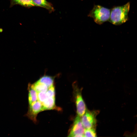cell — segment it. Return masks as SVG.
Wrapping results in <instances>:
<instances>
[{
    "mask_svg": "<svg viewBox=\"0 0 137 137\" xmlns=\"http://www.w3.org/2000/svg\"><path fill=\"white\" fill-rule=\"evenodd\" d=\"M47 98L55 97V90L54 85L49 87L46 92Z\"/></svg>",
    "mask_w": 137,
    "mask_h": 137,
    "instance_id": "obj_14",
    "label": "cell"
},
{
    "mask_svg": "<svg viewBox=\"0 0 137 137\" xmlns=\"http://www.w3.org/2000/svg\"><path fill=\"white\" fill-rule=\"evenodd\" d=\"M81 118L82 124L85 129L94 128L96 123L94 112L86 111Z\"/></svg>",
    "mask_w": 137,
    "mask_h": 137,
    "instance_id": "obj_5",
    "label": "cell"
},
{
    "mask_svg": "<svg viewBox=\"0 0 137 137\" xmlns=\"http://www.w3.org/2000/svg\"><path fill=\"white\" fill-rule=\"evenodd\" d=\"M38 81L43 83L49 88L53 85L54 78L48 76H44L41 78Z\"/></svg>",
    "mask_w": 137,
    "mask_h": 137,
    "instance_id": "obj_12",
    "label": "cell"
},
{
    "mask_svg": "<svg viewBox=\"0 0 137 137\" xmlns=\"http://www.w3.org/2000/svg\"><path fill=\"white\" fill-rule=\"evenodd\" d=\"M42 104L43 111L56 109L55 97L47 98Z\"/></svg>",
    "mask_w": 137,
    "mask_h": 137,
    "instance_id": "obj_8",
    "label": "cell"
},
{
    "mask_svg": "<svg viewBox=\"0 0 137 137\" xmlns=\"http://www.w3.org/2000/svg\"><path fill=\"white\" fill-rule=\"evenodd\" d=\"M35 6L45 8L50 12L54 11V9L52 4L46 0H32Z\"/></svg>",
    "mask_w": 137,
    "mask_h": 137,
    "instance_id": "obj_9",
    "label": "cell"
},
{
    "mask_svg": "<svg viewBox=\"0 0 137 137\" xmlns=\"http://www.w3.org/2000/svg\"><path fill=\"white\" fill-rule=\"evenodd\" d=\"M10 7L13 6L19 5L27 8H30L35 6L32 0H10Z\"/></svg>",
    "mask_w": 137,
    "mask_h": 137,
    "instance_id": "obj_7",
    "label": "cell"
},
{
    "mask_svg": "<svg viewBox=\"0 0 137 137\" xmlns=\"http://www.w3.org/2000/svg\"><path fill=\"white\" fill-rule=\"evenodd\" d=\"M85 129L82 124L80 117L78 115L74 119L68 136L84 137Z\"/></svg>",
    "mask_w": 137,
    "mask_h": 137,
    "instance_id": "obj_3",
    "label": "cell"
},
{
    "mask_svg": "<svg viewBox=\"0 0 137 137\" xmlns=\"http://www.w3.org/2000/svg\"><path fill=\"white\" fill-rule=\"evenodd\" d=\"M130 3L128 2L125 5L115 7L110 11L109 21L113 25H121L129 20L128 16L130 8Z\"/></svg>",
    "mask_w": 137,
    "mask_h": 137,
    "instance_id": "obj_1",
    "label": "cell"
},
{
    "mask_svg": "<svg viewBox=\"0 0 137 137\" xmlns=\"http://www.w3.org/2000/svg\"><path fill=\"white\" fill-rule=\"evenodd\" d=\"M83 135L84 137L96 136V131L94 128L85 129Z\"/></svg>",
    "mask_w": 137,
    "mask_h": 137,
    "instance_id": "obj_13",
    "label": "cell"
},
{
    "mask_svg": "<svg viewBox=\"0 0 137 137\" xmlns=\"http://www.w3.org/2000/svg\"><path fill=\"white\" fill-rule=\"evenodd\" d=\"M31 85L37 93L40 92H46L48 88L45 84L38 81L31 84Z\"/></svg>",
    "mask_w": 137,
    "mask_h": 137,
    "instance_id": "obj_11",
    "label": "cell"
},
{
    "mask_svg": "<svg viewBox=\"0 0 137 137\" xmlns=\"http://www.w3.org/2000/svg\"><path fill=\"white\" fill-rule=\"evenodd\" d=\"M110 15V9L99 5H94L88 16L92 18L94 21L99 25L108 21Z\"/></svg>",
    "mask_w": 137,
    "mask_h": 137,
    "instance_id": "obj_2",
    "label": "cell"
},
{
    "mask_svg": "<svg viewBox=\"0 0 137 137\" xmlns=\"http://www.w3.org/2000/svg\"><path fill=\"white\" fill-rule=\"evenodd\" d=\"M42 111H43L42 104L38 100L29 105L28 110L26 115L32 121L36 122L37 115Z\"/></svg>",
    "mask_w": 137,
    "mask_h": 137,
    "instance_id": "obj_4",
    "label": "cell"
},
{
    "mask_svg": "<svg viewBox=\"0 0 137 137\" xmlns=\"http://www.w3.org/2000/svg\"><path fill=\"white\" fill-rule=\"evenodd\" d=\"M76 90L75 98L77 112L78 115L81 117L86 112V106L80 91L78 89Z\"/></svg>",
    "mask_w": 137,
    "mask_h": 137,
    "instance_id": "obj_6",
    "label": "cell"
},
{
    "mask_svg": "<svg viewBox=\"0 0 137 137\" xmlns=\"http://www.w3.org/2000/svg\"><path fill=\"white\" fill-rule=\"evenodd\" d=\"M37 93L38 100L42 103L47 98L46 92H40Z\"/></svg>",
    "mask_w": 137,
    "mask_h": 137,
    "instance_id": "obj_15",
    "label": "cell"
},
{
    "mask_svg": "<svg viewBox=\"0 0 137 137\" xmlns=\"http://www.w3.org/2000/svg\"><path fill=\"white\" fill-rule=\"evenodd\" d=\"M28 102L29 105H30L32 103L37 100V93L32 87L31 84H28Z\"/></svg>",
    "mask_w": 137,
    "mask_h": 137,
    "instance_id": "obj_10",
    "label": "cell"
}]
</instances>
